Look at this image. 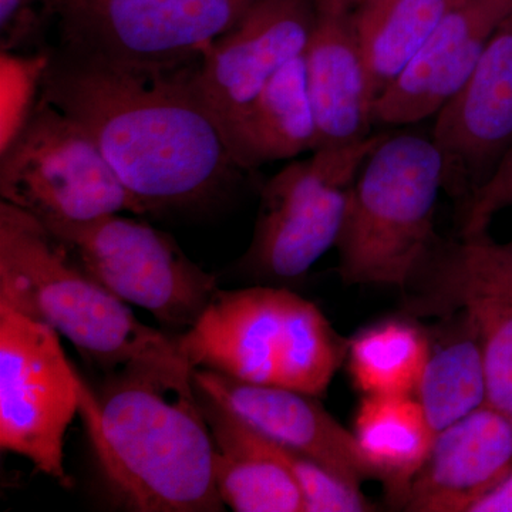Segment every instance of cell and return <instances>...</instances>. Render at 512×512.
I'll list each match as a JSON object with an SVG mask.
<instances>
[{"label": "cell", "mask_w": 512, "mask_h": 512, "mask_svg": "<svg viewBox=\"0 0 512 512\" xmlns=\"http://www.w3.org/2000/svg\"><path fill=\"white\" fill-rule=\"evenodd\" d=\"M458 0H367L350 12L370 89L377 100Z\"/></svg>", "instance_id": "obj_21"}, {"label": "cell", "mask_w": 512, "mask_h": 512, "mask_svg": "<svg viewBox=\"0 0 512 512\" xmlns=\"http://www.w3.org/2000/svg\"><path fill=\"white\" fill-rule=\"evenodd\" d=\"M430 350L429 339L413 323L384 320L349 340L346 362L363 396H414Z\"/></svg>", "instance_id": "obj_23"}, {"label": "cell", "mask_w": 512, "mask_h": 512, "mask_svg": "<svg viewBox=\"0 0 512 512\" xmlns=\"http://www.w3.org/2000/svg\"><path fill=\"white\" fill-rule=\"evenodd\" d=\"M512 0H458L403 73L375 101V123L407 126L436 116L476 69Z\"/></svg>", "instance_id": "obj_14"}, {"label": "cell", "mask_w": 512, "mask_h": 512, "mask_svg": "<svg viewBox=\"0 0 512 512\" xmlns=\"http://www.w3.org/2000/svg\"><path fill=\"white\" fill-rule=\"evenodd\" d=\"M47 0H0V47H16L29 42L42 25Z\"/></svg>", "instance_id": "obj_26"}, {"label": "cell", "mask_w": 512, "mask_h": 512, "mask_svg": "<svg viewBox=\"0 0 512 512\" xmlns=\"http://www.w3.org/2000/svg\"><path fill=\"white\" fill-rule=\"evenodd\" d=\"M417 279L431 288L423 311H461L483 352L487 404L512 421V291L488 235L437 242Z\"/></svg>", "instance_id": "obj_13"}, {"label": "cell", "mask_w": 512, "mask_h": 512, "mask_svg": "<svg viewBox=\"0 0 512 512\" xmlns=\"http://www.w3.org/2000/svg\"><path fill=\"white\" fill-rule=\"evenodd\" d=\"M414 396L436 436L487 404L480 339L466 316L457 336L431 348Z\"/></svg>", "instance_id": "obj_22"}, {"label": "cell", "mask_w": 512, "mask_h": 512, "mask_svg": "<svg viewBox=\"0 0 512 512\" xmlns=\"http://www.w3.org/2000/svg\"><path fill=\"white\" fill-rule=\"evenodd\" d=\"M512 207V146L501 158L493 174L485 180L463 208L461 238L487 235L498 212Z\"/></svg>", "instance_id": "obj_25"}, {"label": "cell", "mask_w": 512, "mask_h": 512, "mask_svg": "<svg viewBox=\"0 0 512 512\" xmlns=\"http://www.w3.org/2000/svg\"><path fill=\"white\" fill-rule=\"evenodd\" d=\"M0 303L45 323L101 373L180 355L173 336L144 325L28 212L0 202Z\"/></svg>", "instance_id": "obj_3"}, {"label": "cell", "mask_w": 512, "mask_h": 512, "mask_svg": "<svg viewBox=\"0 0 512 512\" xmlns=\"http://www.w3.org/2000/svg\"><path fill=\"white\" fill-rule=\"evenodd\" d=\"M82 379L56 330L0 303V447L63 484Z\"/></svg>", "instance_id": "obj_9"}, {"label": "cell", "mask_w": 512, "mask_h": 512, "mask_svg": "<svg viewBox=\"0 0 512 512\" xmlns=\"http://www.w3.org/2000/svg\"><path fill=\"white\" fill-rule=\"evenodd\" d=\"M467 512H512V470L500 483L478 497Z\"/></svg>", "instance_id": "obj_27"}, {"label": "cell", "mask_w": 512, "mask_h": 512, "mask_svg": "<svg viewBox=\"0 0 512 512\" xmlns=\"http://www.w3.org/2000/svg\"><path fill=\"white\" fill-rule=\"evenodd\" d=\"M254 0H47L62 50L130 72L198 63Z\"/></svg>", "instance_id": "obj_6"}, {"label": "cell", "mask_w": 512, "mask_h": 512, "mask_svg": "<svg viewBox=\"0 0 512 512\" xmlns=\"http://www.w3.org/2000/svg\"><path fill=\"white\" fill-rule=\"evenodd\" d=\"M173 338L192 369L315 397L328 390L349 345L315 303L269 285L218 289L195 326Z\"/></svg>", "instance_id": "obj_4"}, {"label": "cell", "mask_w": 512, "mask_h": 512, "mask_svg": "<svg viewBox=\"0 0 512 512\" xmlns=\"http://www.w3.org/2000/svg\"><path fill=\"white\" fill-rule=\"evenodd\" d=\"M0 197L50 231L121 212L146 215L93 137L43 97L0 154Z\"/></svg>", "instance_id": "obj_7"}, {"label": "cell", "mask_w": 512, "mask_h": 512, "mask_svg": "<svg viewBox=\"0 0 512 512\" xmlns=\"http://www.w3.org/2000/svg\"><path fill=\"white\" fill-rule=\"evenodd\" d=\"M315 2L318 8L352 12L353 9L367 2V0H315Z\"/></svg>", "instance_id": "obj_29"}, {"label": "cell", "mask_w": 512, "mask_h": 512, "mask_svg": "<svg viewBox=\"0 0 512 512\" xmlns=\"http://www.w3.org/2000/svg\"><path fill=\"white\" fill-rule=\"evenodd\" d=\"M353 434L373 478L402 507L436 439L417 397H363Z\"/></svg>", "instance_id": "obj_20"}, {"label": "cell", "mask_w": 512, "mask_h": 512, "mask_svg": "<svg viewBox=\"0 0 512 512\" xmlns=\"http://www.w3.org/2000/svg\"><path fill=\"white\" fill-rule=\"evenodd\" d=\"M195 386L279 446L311 458L352 483L373 478L355 434L333 419L318 397L239 382L208 369H192Z\"/></svg>", "instance_id": "obj_15"}, {"label": "cell", "mask_w": 512, "mask_h": 512, "mask_svg": "<svg viewBox=\"0 0 512 512\" xmlns=\"http://www.w3.org/2000/svg\"><path fill=\"white\" fill-rule=\"evenodd\" d=\"M52 232L120 301L144 309L175 335L195 326L218 291L214 275L146 222L114 214Z\"/></svg>", "instance_id": "obj_10"}, {"label": "cell", "mask_w": 512, "mask_h": 512, "mask_svg": "<svg viewBox=\"0 0 512 512\" xmlns=\"http://www.w3.org/2000/svg\"><path fill=\"white\" fill-rule=\"evenodd\" d=\"M512 470V421L484 404L437 434L402 507L467 512Z\"/></svg>", "instance_id": "obj_16"}, {"label": "cell", "mask_w": 512, "mask_h": 512, "mask_svg": "<svg viewBox=\"0 0 512 512\" xmlns=\"http://www.w3.org/2000/svg\"><path fill=\"white\" fill-rule=\"evenodd\" d=\"M386 133L322 147L292 161L262 187L254 237L239 266L265 282L298 281L336 247L350 188Z\"/></svg>", "instance_id": "obj_8"}, {"label": "cell", "mask_w": 512, "mask_h": 512, "mask_svg": "<svg viewBox=\"0 0 512 512\" xmlns=\"http://www.w3.org/2000/svg\"><path fill=\"white\" fill-rule=\"evenodd\" d=\"M494 255L498 268L512 291V241L503 245L494 242Z\"/></svg>", "instance_id": "obj_28"}, {"label": "cell", "mask_w": 512, "mask_h": 512, "mask_svg": "<svg viewBox=\"0 0 512 512\" xmlns=\"http://www.w3.org/2000/svg\"><path fill=\"white\" fill-rule=\"evenodd\" d=\"M443 158L433 138L386 134L350 188L336 248L348 285H412L439 238Z\"/></svg>", "instance_id": "obj_5"}, {"label": "cell", "mask_w": 512, "mask_h": 512, "mask_svg": "<svg viewBox=\"0 0 512 512\" xmlns=\"http://www.w3.org/2000/svg\"><path fill=\"white\" fill-rule=\"evenodd\" d=\"M52 53L0 50V154L26 127L40 97Z\"/></svg>", "instance_id": "obj_24"}, {"label": "cell", "mask_w": 512, "mask_h": 512, "mask_svg": "<svg viewBox=\"0 0 512 512\" xmlns=\"http://www.w3.org/2000/svg\"><path fill=\"white\" fill-rule=\"evenodd\" d=\"M104 490L120 510L221 512L214 441L183 356L82 379L80 412Z\"/></svg>", "instance_id": "obj_2"}, {"label": "cell", "mask_w": 512, "mask_h": 512, "mask_svg": "<svg viewBox=\"0 0 512 512\" xmlns=\"http://www.w3.org/2000/svg\"><path fill=\"white\" fill-rule=\"evenodd\" d=\"M315 0H254L191 70L195 96L221 133L272 77L305 52Z\"/></svg>", "instance_id": "obj_11"}, {"label": "cell", "mask_w": 512, "mask_h": 512, "mask_svg": "<svg viewBox=\"0 0 512 512\" xmlns=\"http://www.w3.org/2000/svg\"><path fill=\"white\" fill-rule=\"evenodd\" d=\"M244 173L318 148L302 56L286 64L222 130Z\"/></svg>", "instance_id": "obj_19"}, {"label": "cell", "mask_w": 512, "mask_h": 512, "mask_svg": "<svg viewBox=\"0 0 512 512\" xmlns=\"http://www.w3.org/2000/svg\"><path fill=\"white\" fill-rule=\"evenodd\" d=\"M194 66L146 74L52 53L43 99L93 137L146 215L204 207L244 173L192 90Z\"/></svg>", "instance_id": "obj_1"}, {"label": "cell", "mask_w": 512, "mask_h": 512, "mask_svg": "<svg viewBox=\"0 0 512 512\" xmlns=\"http://www.w3.org/2000/svg\"><path fill=\"white\" fill-rule=\"evenodd\" d=\"M316 10L302 62L318 148L346 146L372 136L376 99L350 12Z\"/></svg>", "instance_id": "obj_17"}, {"label": "cell", "mask_w": 512, "mask_h": 512, "mask_svg": "<svg viewBox=\"0 0 512 512\" xmlns=\"http://www.w3.org/2000/svg\"><path fill=\"white\" fill-rule=\"evenodd\" d=\"M431 138L443 158V188L464 208L512 146V13L436 114Z\"/></svg>", "instance_id": "obj_12"}, {"label": "cell", "mask_w": 512, "mask_h": 512, "mask_svg": "<svg viewBox=\"0 0 512 512\" xmlns=\"http://www.w3.org/2000/svg\"><path fill=\"white\" fill-rule=\"evenodd\" d=\"M214 441V477L225 507L237 512H305L301 488L258 431L198 389Z\"/></svg>", "instance_id": "obj_18"}]
</instances>
